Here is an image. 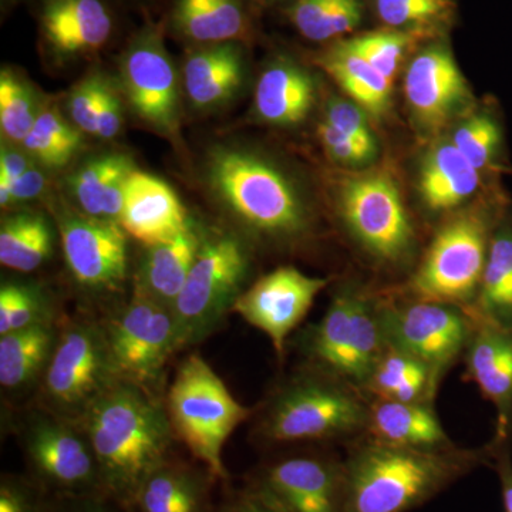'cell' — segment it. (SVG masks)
I'll return each mask as SVG.
<instances>
[{"mask_svg":"<svg viewBox=\"0 0 512 512\" xmlns=\"http://www.w3.org/2000/svg\"><path fill=\"white\" fill-rule=\"evenodd\" d=\"M201 180L222 215L252 237L289 245L311 231V211L295 181L252 148L214 144L202 160Z\"/></svg>","mask_w":512,"mask_h":512,"instance_id":"cell-1","label":"cell"},{"mask_svg":"<svg viewBox=\"0 0 512 512\" xmlns=\"http://www.w3.org/2000/svg\"><path fill=\"white\" fill-rule=\"evenodd\" d=\"M80 420L99 463L104 493L133 510L141 485L168 461L174 433L167 410L154 394L117 380Z\"/></svg>","mask_w":512,"mask_h":512,"instance_id":"cell-2","label":"cell"},{"mask_svg":"<svg viewBox=\"0 0 512 512\" xmlns=\"http://www.w3.org/2000/svg\"><path fill=\"white\" fill-rule=\"evenodd\" d=\"M494 454L491 443L476 450H419L369 437L343 460L346 512L413 511L477 467L493 466Z\"/></svg>","mask_w":512,"mask_h":512,"instance_id":"cell-3","label":"cell"},{"mask_svg":"<svg viewBox=\"0 0 512 512\" xmlns=\"http://www.w3.org/2000/svg\"><path fill=\"white\" fill-rule=\"evenodd\" d=\"M167 414L178 440L218 480H227L222 461L225 443L251 410L229 393L220 376L201 356L178 367L167 396Z\"/></svg>","mask_w":512,"mask_h":512,"instance_id":"cell-4","label":"cell"},{"mask_svg":"<svg viewBox=\"0 0 512 512\" xmlns=\"http://www.w3.org/2000/svg\"><path fill=\"white\" fill-rule=\"evenodd\" d=\"M367 423L369 403L362 392L313 369L275 394L261 431L276 443L340 440L366 433Z\"/></svg>","mask_w":512,"mask_h":512,"instance_id":"cell-5","label":"cell"},{"mask_svg":"<svg viewBox=\"0 0 512 512\" xmlns=\"http://www.w3.org/2000/svg\"><path fill=\"white\" fill-rule=\"evenodd\" d=\"M387 348L382 303L346 288L330 302L319 323L308 330L305 355L313 369L363 392Z\"/></svg>","mask_w":512,"mask_h":512,"instance_id":"cell-6","label":"cell"},{"mask_svg":"<svg viewBox=\"0 0 512 512\" xmlns=\"http://www.w3.org/2000/svg\"><path fill=\"white\" fill-rule=\"evenodd\" d=\"M498 222L485 210L466 211L447 221L410 281L413 299L473 308Z\"/></svg>","mask_w":512,"mask_h":512,"instance_id":"cell-7","label":"cell"},{"mask_svg":"<svg viewBox=\"0 0 512 512\" xmlns=\"http://www.w3.org/2000/svg\"><path fill=\"white\" fill-rule=\"evenodd\" d=\"M249 271L244 242L232 234L204 237L173 306L178 346L200 342L218 328L241 295Z\"/></svg>","mask_w":512,"mask_h":512,"instance_id":"cell-8","label":"cell"},{"mask_svg":"<svg viewBox=\"0 0 512 512\" xmlns=\"http://www.w3.org/2000/svg\"><path fill=\"white\" fill-rule=\"evenodd\" d=\"M119 67L123 94L134 116L161 136L178 137L183 84L160 22L147 20L127 37Z\"/></svg>","mask_w":512,"mask_h":512,"instance_id":"cell-9","label":"cell"},{"mask_svg":"<svg viewBox=\"0 0 512 512\" xmlns=\"http://www.w3.org/2000/svg\"><path fill=\"white\" fill-rule=\"evenodd\" d=\"M339 210L357 244L377 261L399 265L412 256L416 234L389 175L373 173L346 180L340 188Z\"/></svg>","mask_w":512,"mask_h":512,"instance_id":"cell-10","label":"cell"},{"mask_svg":"<svg viewBox=\"0 0 512 512\" xmlns=\"http://www.w3.org/2000/svg\"><path fill=\"white\" fill-rule=\"evenodd\" d=\"M382 320L387 346L423 362L437 386L464 356L473 329V315L468 309L419 299L382 305Z\"/></svg>","mask_w":512,"mask_h":512,"instance_id":"cell-11","label":"cell"},{"mask_svg":"<svg viewBox=\"0 0 512 512\" xmlns=\"http://www.w3.org/2000/svg\"><path fill=\"white\" fill-rule=\"evenodd\" d=\"M106 335L117 379L156 393L165 363L180 349L173 311L134 289Z\"/></svg>","mask_w":512,"mask_h":512,"instance_id":"cell-12","label":"cell"},{"mask_svg":"<svg viewBox=\"0 0 512 512\" xmlns=\"http://www.w3.org/2000/svg\"><path fill=\"white\" fill-rule=\"evenodd\" d=\"M47 365V399L64 416L79 420L119 380L111 362L106 329L92 323L70 326Z\"/></svg>","mask_w":512,"mask_h":512,"instance_id":"cell-13","label":"cell"},{"mask_svg":"<svg viewBox=\"0 0 512 512\" xmlns=\"http://www.w3.org/2000/svg\"><path fill=\"white\" fill-rule=\"evenodd\" d=\"M117 0H33L39 49L53 66L99 55L120 30Z\"/></svg>","mask_w":512,"mask_h":512,"instance_id":"cell-14","label":"cell"},{"mask_svg":"<svg viewBox=\"0 0 512 512\" xmlns=\"http://www.w3.org/2000/svg\"><path fill=\"white\" fill-rule=\"evenodd\" d=\"M252 490L282 512H346L345 468L335 457L281 458L261 471Z\"/></svg>","mask_w":512,"mask_h":512,"instance_id":"cell-15","label":"cell"},{"mask_svg":"<svg viewBox=\"0 0 512 512\" xmlns=\"http://www.w3.org/2000/svg\"><path fill=\"white\" fill-rule=\"evenodd\" d=\"M328 284V279L303 274L295 266H281L242 292L232 311L265 333L276 355L282 357L289 335L305 319Z\"/></svg>","mask_w":512,"mask_h":512,"instance_id":"cell-16","label":"cell"},{"mask_svg":"<svg viewBox=\"0 0 512 512\" xmlns=\"http://www.w3.org/2000/svg\"><path fill=\"white\" fill-rule=\"evenodd\" d=\"M28 458L40 483L63 497L106 495L92 444L63 421L43 420L33 427Z\"/></svg>","mask_w":512,"mask_h":512,"instance_id":"cell-17","label":"cell"},{"mask_svg":"<svg viewBox=\"0 0 512 512\" xmlns=\"http://www.w3.org/2000/svg\"><path fill=\"white\" fill-rule=\"evenodd\" d=\"M64 258L74 281L94 292L116 291L127 276V234L117 222L83 214L59 220Z\"/></svg>","mask_w":512,"mask_h":512,"instance_id":"cell-18","label":"cell"},{"mask_svg":"<svg viewBox=\"0 0 512 512\" xmlns=\"http://www.w3.org/2000/svg\"><path fill=\"white\" fill-rule=\"evenodd\" d=\"M471 312V311H470ZM473 315L464 363L466 380L477 384L485 400L497 410L494 444L512 440V328Z\"/></svg>","mask_w":512,"mask_h":512,"instance_id":"cell-19","label":"cell"},{"mask_svg":"<svg viewBox=\"0 0 512 512\" xmlns=\"http://www.w3.org/2000/svg\"><path fill=\"white\" fill-rule=\"evenodd\" d=\"M254 0H164L165 35L187 47L244 43L255 37Z\"/></svg>","mask_w":512,"mask_h":512,"instance_id":"cell-20","label":"cell"},{"mask_svg":"<svg viewBox=\"0 0 512 512\" xmlns=\"http://www.w3.org/2000/svg\"><path fill=\"white\" fill-rule=\"evenodd\" d=\"M404 94L424 126H443L471 101L463 74L450 50L431 46L414 57L404 79Z\"/></svg>","mask_w":512,"mask_h":512,"instance_id":"cell-21","label":"cell"},{"mask_svg":"<svg viewBox=\"0 0 512 512\" xmlns=\"http://www.w3.org/2000/svg\"><path fill=\"white\" fill-rule=\"evenodd\" d=\"M119 225L127 237L150 248L177 238L191 224L170 185L156 175L134 170L127 178Z\"/></svg>","mask_w":512,"mask_h":512,"instance_id":"cell-22","label":"cell"},{"mask_svg":"<svg viewBox=\"0 0 512 512\" xmlns=\"http://www.w3.org/2000/svg\"><path fill=\"white\" fill-rule=\"evenodd\" d=\"M183 93L192 109L214 111L229 103L247 76L244 43L187 47L181 63Z\"/></svg>","mask_w":512,"mask_h":512,"instance_id":"cell-23","label":"cell"},{"mask_svg":"<svg viewBox=\"0 0 512 512\" xmlns=\"http://www.w3.org/2000/svg\"><path fill=\"white\" fill-rule=\"evenodd\" d=\"M316 100L311 74L292 63L279 59L261 73L256 84V117L276 127H293L308 119Z\"/></svg>","mask_w":512,"mask_h":512,"instance_id":"cell-24","label":"cell"},{"mask_svg":"<svg viewBox=\"0 0 512 512\" xmlns=\"http://www.w3.org/2000/svg\"><path fill=\"white\" fill-rule=\"evenodd\" d=\"M370 439L397 447L441 450L454 447L443 424L427 402L369 403L367 431Z\"/></svg>","mask_w":512,"mask_h":512,"instance_id":"cell-25","label":"cell"},{"mask_svg":"<svg viewBox=\"0 0 512 512\" xmlns=\"http://www.w3.org/2000/svg\"><path fill=\"white\" fill-rule=\"evenodd\" d=\"M134 170L130 158L120 153L100 154L80 165L67 183L80 214L119 224L127 178Z\"/></svg>","mask_w":512,"mask_h":512,"instance_id":"cell-26","label":"cell"},{"mask_svg":"<svg viewBox=\"0 0 512 512\" xmlns=\"http://www.w3.org/2000/svg\"><path fill=\"white\" fill-rule=\"evenodd\" d=\"M202 241L204 235L190 225L177 238L148 248L134 289L173 311Z\"/></svg>","mask_w":512,"mask_h":512,"instance_id":"cell-27","label":"cell"},{"mask_svg":"<svg viewBox=\"0 0 512 512\" xmlns=\"http://www.w3.org/2000/svg\"><path fill=\"white\" fill-rule=\"evenodd\" d=\"M480 187V171L451 141L434 147L421 164L420 197L430 211L454 210L474 197Z\"/></svg>","mask_w":512,"mask_h":512,"instance_id":"cell-28","label":"cell"},{"mask_svg":"<svg viewBox=\"0 0 512 512\" xmlns=\"http://www.w3.org/2000/svg\"><path fill=\"white\" fill-rule=\"evenodd\" d=\"M210 473L202 474L170 460L141 485L134 508L138 512H208Z\"/></svg>","mask_w":512,"mask_h":512,"instance_id":"cell-29","label":"cell"},{"mask_svg":"<svg viewBox=\"0 0 512 512\" xmlns=\"http://www.w3.org/2000/svg\"><path fill=\"white\" fill-rule=\"evenodd\" d=\"M318 63L367 113L379 117L389 109L393 82L342 42L323 52Z\"/></svg>","mask_w":512,"mask_h":512,"instance_id":"cell-30","label":"cell"},{"mask_svg":"<svg viewBox=\"0 0 512 512\" xmlns=\"http://www.w3.org/2000/svg\"><path fill=\"white\" fill-rule=\"evenodd\" d=\"M437 390L429 367L409 353L387 346L363 392L377 400L433 403Z\"/></svg>","mask_w":512,"mask_h":512,"instance_id":"cell-31","label":"cell"},{"mask_svg":"<svg viewBox=\"0 0 512 512\" xmlns=\"http://www.w3.org/2000/svg\"><path fill=\"white\" fill-rule=\"evenodd\" d=\"M468 311L512 328V218L495 228L480 292Z\"/></svg>","mask_w":512,"mask_h":512,"instance_id":"cell-32","label":"cell"},{"mask_svg":"<svg viewBox=\"0 0 512 512\" xmlns=\"http://www.w3.org/2000/svg\"><path fill=\"white\" fill-rule=\"evenodd\" d=\"M53 251L50 222L39 212H19L0 227V262L12 271H36Z\"/></svg>","mask_w":512,"mask_h":512,"instance_id":"cell-33","label":"cell"},{"mask_svg":"<svg viewBox=\"0 0 512 512\" xmlns=\"http://www.w3.org/2000/svg\"><path fill=\"white\" fill-rule=\"evenodd\" d=\"M53 330L47 323L16 330L0 338V384L19 389L32 382L50 360Z\"/></svg>","mask_w":512,"mask_h":512,"instance_id":"cell-34","label":"cell"},{"mask_svg":"<svg viewBox=\"0 0 512 512\" xmlns=\"http://www.w3.org/2000/svg\"><path fill=\"white\" fill-rule=\"evenodd\" d=\"M299 35L323 43L353 32L362 22L360 0H293L288 10Z\"/></svg>","mask_w":512,"mask_h":512,"instance_id":"cell-35","label":"cell"},{"mask_svg":"<svg viewBox=\"0 0 512 512\" xmlns=\"http://www.w3.org/2000/svg\"><path fill=\"white\" fill-rule=\"evenodd\" d=\"M82 134L55 107L39 110L35 124L22 141L23 150L46 167L69 164L82 146Z\"/></svg>","mask_w":512,"mask_h":512,"instance_id":"cell-36","label":"cell"},{"mask_svg":"<svg viewBox=\"0 0 512 512\" xmlns=\"http://www.w3.org/2000/svg\"><path fill=\"white\" fill-rule=\"evenodd\" d=\"M39 110L35 96L16 70L5 67L0 73V128L10 144H22L35 124Z\"/></svg>","mask_w":512,"mask_h":512,"instance_id":"cell-37","label":"cell"},{"mask_svg":"<svg viewBox=\"0 0 512 512\" xmlns=\"http://www.w3.org/2000/svg\"><path fill=\"white\" fill-rule=\"evenodd\" d=\"M423 36L424 33L407 30H379L343 40L342 43L393 82L404 53Z\"/></svg>","mask_w":512,"mask_h":512,"instance_id":"cell-38","label":"cell"},{"mask_svg":"<svg viewBox=\"0 0 512 512\" xmlns=\"http://www.w3.org/2000/svg\"><path fill=\"white\" fill-rule=\"evenodd\" d=\"M375 6L389 28L407 32L427 33L454 12L453 0H375Z\"/></svg>","mask_w":512,"mask_h":512,"instance_id":"cell-39","label":"cell"},{"mask_svg":"<svg viewBox=\"0 0 512 512\" xmlns=\"http://www.w3.org/2000/svg\"><path fill=\"white\" fill-rule=\"evenodd\" d=\"M451 143L481 173L493 167L500 154V124L488 111L474 114L457 128Z\"/></svg>","mask_w":512,"mask_h":512,"instance_id":"cell-40","label":"cell"},{"mask_svg":"<svg viewBox=\"0 0 512 512\" xmlns=\"http://www.w3.org/2000/svg\"><path fill=\"white\" fill-rule=\"evenodd\" d=\"M46 323L39 293L29 286L3 284L0 289V335Z\"/></svg>","mask_w":512,"mask_h":512,"instance_id":"cell-41","label":"cell"},{"mask_svg":"<svg viewBox=\"0 0 512 512\" xmlns=\"http://www.w3.org/2000/svg\"><path fill=\"white\" fill-rule=\"evenodd\" d=\"M103 74L92 73L74 86L67 99L70 121L80 133L96 136L97 114L106 79Z\"/></svg>","mask_w":512,"mask_h":512,"instance_id":"cell-42","label":"cell"},{"mask_svg":"<svg viewBox=\"0 0 512 512\" xmlns=\"http://www.w3.org/2000/svg\"><path fill=\"white\" fill-rule=\"evenodd\" d=\"M325 120L340 133L355 141L370 157L375 156L376 143L372 131L367 126L365 110L350 101L335 99L326 107Z\"/></svg>","mask_w":512,"mask_h":512,"instance_id":"cell-43","label":"cell"},{"mask_svg":"<svg viewBox=\"0 0 512 512\" xmlns=\"http://www.w3.org/2000/svg\"><path fill=\"white\" fill-rule=\"evenodd\" d=\"M316 134L329 156L339 163L357 165L366 163L372 158L362 147L357 146L355 141L340 133L338 128L333 127L326 120L320 121Z\"/></svg>","mask_w":512,"mask_h":512,"instance_id":"cell-44","label":"cell"},{"mask_svg":"<svg viewBox=\"0 0 512 512\" xmlns=\"http://www.w3.org/2000/svg\"><path fill=\"white\" fill-rule=\"evenodd\" d=\"M32 157L25 150L5 146L3 144L2 153H0V205L2 208L12 207L13 194L12 185L26 171L32 167Z\"/></svg>","mask_w":512,"mask_h":512,"instance_id":"cell-45","label":"cell"},{"mask_svg":"<svg viewBox=\"0 0 512 512\" xmlns=\"http://www.w3.org/2000/svg\"><path fill=\"white\" fill-rule=\"evenodd\" d=\"M123 99L117 90L106 80L101 94L99 114H97L96 136L109 141L117 137L123 127Z\"/></svg>","mask_w":512,"mask_h":512,"instance_id":"cell-46","label":"cell"},{"mask_svg":"<svg viewBox=\"0 0 512 512\" xmlns=\"http://www.w3.org/2000/svg\"><path fill=\"white\" fill-rule=\"evenodd\" d=\"M0 512H43L28 488L12 481L0 487Z\"/></svg>","mask_w":512,"mask_h":512,"instance_id":"cell-47","label":"cell"},{"mask_svg":"<svg viewBox=\"0 0 512 512\" xmlns=\"http://www.w3.org/2000/svg\"><path fill=\"white\" fill-rule=\"evenodd\" d=\"M46 175L40 168L30 167L12 185L13 205L33 201L46 190Z\"/></svg>","mask_w":512,"mask_h":512,"instance_id":"cell-48","label":"cell"},{"mask_svg":"<svg viewBox=\"0 0 512 512\" xmlns=\"http://www.w3.org/2000/svg\"><path fill=\"white\" fill-rule=\"evenodd\" d=\"M493 444L495 454L493 466L500 478L501 495H503L504 512H512V458L511 444L497 446Z\"/></svg>","mask_w":512,"mask_h":512,"instance_id":"cell-49","label":"cell"},{"mask_svg":"<svg viewBox=\"0 0 512 512\" xmlns=\"http://www.w3.org/2000/svg\"><path fill=\"white\" fill-rule=\"evenodd\" d=\"M66 503L60 505L53 512H128V508L119 505V507H111L110 503L113 498L107 495H87V497H64Z\"/></svg>","mask_w":512,"mask_h":512,"instance_id":"cell-50","label":"cell"},{"mask_svg":"<svg viewBox=\"0 0 512 512\" xmlns=\"http://www.w3.org/2000/svg\"><path fill=\"white\" fill-rule=\"evenodd\" d=\"M215 512H282L255 490L239 495Z\"/></svg>","mask_w":512,"mask_h":512,"instance_id":"cell-51","label":"cell"},{"mask_svg":"<svg viewBox=\"0 0 512 512\" xmlns=\"http://www.w3.org/2000/svg\"><path fill=\"white\" fill-rule=\"evenodd\" d=\"M117 2L123 3V5L140 6V8L146 9L150 8V6L160 5L164 0H117Z\"/></svg>","mask_w":512,"mask_h":512,"instance_id":"cell-52","label":"cell"},{"mask_svg":"<svg viewBox=\"0 0 512 512\" xmlns=\"http://www.w3.org/2000/svg\"><path fill=\"white\" fill-rule=\"evenodd\" d=\"M20 0H2V10L3 12H9L10 9L15 8Z\"/></svg>","mask_w":512,"mask_h":512,"instance_id":"cell-53","label":"cell"},{"mask_svg":"<svg viewBox=\"0 0 512 512\" xmlns=\"http://www.w3.org/2000/svg\"><path fill=\"white\" fill-rule=\"evenodd\" d=\"M262 2L265 3H282V2H289V0H262ZM293 2V0H291Z\"/></svg>","mask_w":512,"mask_h":512,"instance_id":"cell-54","label":"cell"}]
</instances>
